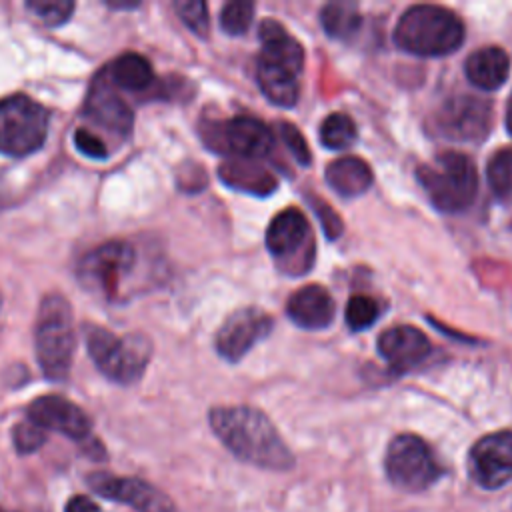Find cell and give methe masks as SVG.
Returning a JSON list of instances; mask_svg holds the SVG:
<instances>
[{"mask_svg": "<svg viewBox=\"0 0 512 512\" xmlns=\"http://www.w3.org/2000/svg\"><path fill=\"white\" fill-rule=\"evenodd\" d=\"M210 426L220 442L240 460L268 470H288L294 456L274 424L250 406H218L210 410Z\"/></svg>", "mask_w": 512, "mask_h": 512, "instance_id": "1", "label": "cell"}, {"mask_svg": "<svg viewBox=\"0 0 512 512\" xmlns=\"http://www.w3.org/2000/svg\"><path fill=\"white\" fill-rule=\"evenodd\" d=\"M394 42L414 56H446L462 46L464 24L448 8L418 4L400 16L394 28Z\"/></svg>", "mask_w": 512, "mask_h": 512, "instance_id": "2", "label": "cell"}, {"mask_svg": "<svg viewBox=\"0 0 512 512\" xmlns=\"http://www.w3.org/2000/svg\"><path fill=\"white\" fill-rule=\"evenodd\" d=\"M34 346L44 376L50 380H64L72 366L76 336L70 304L60 294H50L42 300L34 330Z\"/></svg>", "mask_w": 512, "mask_h": 512, "instance_id": "3", "label": "cell"}, {"mask_svg": "<svg viewBox=\"0 0 512 512\" xmlns=\"http://www.w3.org/2000/svg\"><path fill=\"white\" fill-rule=\"evenodd\" d=\"M418 182L430 202L442 212H462L472 206L478 192V174L474 162L462 152H442L434 164L416 170Z\"/></svg>", "mask_w": 512, "mask_h": 512, "instance_id": "4", "label": "cell"}, {"mask_svg": "<svg viewBox=\"0 0 512 512\" xmlns=\"http://www.w3.org/2000/svg\"><path fill=\"white\" fill-rule=\"evenodd\" d=\"M86 348L96 368L118 384H134L152 354V344L142 334L116 336L106 328L90 326L86 332Z\"/></svg>", "mask_w": 512, "mask_h": 512, "instance_id": "5", "label": "cell"}, {"mask_svg": "<svg viewBox=\"0 0 512 512\" xmlns=\"http://www.w3.org/2000/svg\"><path fill=\"white\" fill-rule=\"evenodd\" d=\"M48 134V112L36 100L14 94L0 100V152L26 156L36 152Z\"/></svg>", "mask_w": 512, "mask_h": 512, "instance_id": "6", "label": "cell"}, {"mask_svg": "<svg viewBox=\"0 0 512 512\" xmlns=\"http://www.w3.org/2000/svg\"><path fill=\"white\" fill-rule=\"evenodd\" d=\"M384 468L388 480L406 492L426 490L442 474L434 450L414 434H400L388 444Z\"/></svg>", "mask_w": 512, "mask_h": 512, "instance_id": "7", "label": "cell"}, {"mask_svg": "<svg viewBox=\"0 0 512 512\" xmlns=\"http://www.w3.org/2000/svg\"><path fill=\"white\" fill-rule=\"evenodd\" d=\"M136 252L128 242L112 240L90 250L78 264L80 284L106 300H112L122 280L132 272Z\"/></svg>", "mask_w": 512, "mask_h": 512, "instance_id": "8", "label": "cell"}, {"mask_svg": "<svg viewBox=\"0 0 512 512\" xmlns=\"http://www.w3.org/2000/svg\"><path fill=\"white\" fill-rule=\"evenodd\" d=\"M208 146L242 160H258L272 152L274 132L258 118L234 116L204 126Z\"/></svg>", "mask_w": 512, "mask_h": 512, "instance_id": "9", "label": "cell"}, {"mask_svg": "<svg viewBox=\"0 0 512 512\" xmlns=\"http://www.w3.org/2000/svg\"><path fill=\"white\" fill-rule=\"evenodd\" d=\"M492 126V104L478 96H452L434 114L432 128L452 142H482Z\"/></svg>", "mask_w": 512, "mask_h": 512, "instance_id": "10", "label": "cell"}, {"mask_svg": "<svg viewBox=\"0 0 512 512\" xmlns=\"http://www.w3.org/2000/svg\"><path fill=\"white\" fill-rule=\"evenodd\" d=\"M88 486L92 492L106 500L122 502L136 512H176L174 502L168 494L158 490L146 480L112 476L106 472H94L88 476Z\"/></svg>", "mask_w": 512, "mask_h": 512, "instance_id": "11", "label": "cell"}, {"mask_svg": "<svg viewBox=\"0 0 512 512\" xmlns=\"http://www.w3.org/2000/svg\"><path fill=\"white\" fill-rule=\"evenodd\" d=\"M472 480L488 490H496L512 480V430L492 432L480 438L468 456Z\"/></svg>", "mask_w": 512, "mask_h": 512, "instance_id": "12", "label": "cell"}, {"mask_svg": "<svg viewBox=\"0 0 512 512\" xmlns=\"http://www.w3.org/2000/svg\"><path fill=\"white\" fill-rule=\"evenodd\" d=\"M272 316L258 308H240L216 334V350L228 362L242 360L260 340L272 332Z\"/></svg>", "mask_w": 512, "mask_h": 512, "instance_id": "13", "label": "cell"}, {"mask_svg": "<svg viewBox=\"0 0 512 512\" xmlns=\"http://www.w3.org/2000/svg\"><path fill=\"white\" fill-rule=\"evenodd\" d=\"M28 420L44 430H54L78 442L86 440L92 430L88 414L80 406L58 394L36 398L28 406Z\"/></svg>", "mask_w": 512, "mask_h": 512, "instance_id": "14", "label": "cell"}, {"mask_svg": "<svg viewBox=\"0 0 512 512\" xmlns=\"http://www.w3.org/2000/svg\"><path fill=\"white\" fill-rule=\"evenodd\" d=\"M430 350V340L414 326H396L384 330L378 338V352L394 370H410L418 366Z\"/></svg>", "mask_w": 512, "mask_h": 512, "instance_id": "15", "label": "cell"}, {"mask_svg": "<svg viewBox=\"0 0 512 512\" xmlns=\"http://www.w3.org/2000/svg\"><path fill=\"white\" fill-rule=\"evenodd\" d=\"M286 312L296 326L304 330H322L332 324L336 306L326 288L320 284H308L290 296Z\"/></svg>", "mask_w": 512, "mask_h": 512, "instance_id": "16", "label": "cell"}, {"mask_svg": "<svg viewBox=\"0 0 512 512\" xmlns=\"http://www.w3.org/2000/svg\"><path fill=\"white\" fill-rule=\"evenodd\" d=\"M310 240V226L298 208H286L274 216L266 230V248L274 258H292Z\"/></svg>", "mask_w": 512, "mask_h": 512, "instance_id": "17", "label": "cell"}, {"mask_svg": "<svg viewBox=\"0 0 512 512\" xmlns=\"http://www.w3.org/2000/svg\"><path fill=\"white\" fill-rule=\"evenodd\" d=\"M258 38L262 42L258 60L270 62L276 66H284L296 74L302 72L304 66V50L298 40H294L282 24L268 18L258 28Z\"/></svg>", "mask_w": 512, "mask_h": 512, "instance_id": "18", "label": "cell"}, {"mask_svg": "<svg viewBox=\"0 0 512 512\" xmlns=\"http://www.w3.org/2000/svg\"><path fill=\"white\" fill-rule=\"evenodd\" d=\"M464 74L472 86L484 92L498 90L510 74V58L498 46H482L468 56Z\"/></svg>", "mask_w": 512, "mask_h": 512, "instance_id": "19", "label": "cell"}, {"mask_svg": "<svg viewBox=\"0 0 512 512\" xmlns=\"http://www.w3.org/2000/svg\"><path fill=\"white\" fill-rule=\"evenodd\" d=\"M86 116L120 136H128L132 130V112L128 104L102 82H96L88 94Z\"/></svg>", "mask_w": 512, "mask_h": 512, "instance_id": "20", "label": "cell"}, {"mask_svg": "<svg viewBox=\"0 0 512 512\" xmlns=\"http://www.w3.org/2000/svg\"><path fill=\"white\" fill-rule=\"evenodd\" d=\"M220 180L240 192L248 194H258V196H268L276 190L278 180L274 178L272 172H268L262 164L256 160H228L220 166Z\"/></svg>", "mask_w": 512, "mask_h": 512, "instance_id": "21", "label": "cell"}, {"mask_svg": "<svg viewBox=\"0 0 512 512\" xmlns=\"http://www.w3.org/2000/svg\"><path fill=\"white\" fill-rule=\"evenodd\" d=\"M326 182L336 194L344 198H354L364 194L372 186V170L362 158H336L326 166Z\"/></svg>", "mask_w": 512, "mask_h": 512, "instance_id": "22", "label": "cell"}, {"mask_svg": "<svg viewBox=\"0 0 512 512\" xmlns=\"http://www.w3.org/2000/svg\"><path fill=\"white\" fill-rule=\"evenodd\" d=\"M298 76L300 74L284 66H276L262 60H258V66H256V78H258L260 90L272 104L284 106V108H290L298 102V94H300Z\"/></svg>", "mask_w": 512, "mask_h": 512, "instance_id": "23", "label": "cell"}, {"mask_svg": "<svg viewBox=\"0 0 512 512\" xmlns=\"http://www.w3.org/2000/svg\"><path fill=\"white\" fill-rule=\"evenodd\" d=\"M110 78L116 86H120L124 90L140 92L152 84L154 72H152L150 62L144 56H140L136 52H126L112 62Z\"/></svg>", "mask_w": 512, "mask_h": 512, "instance_id": "24", "label": "cell"}, {"mask_svg": "<svg viewBox=\"0 0 512 512\" xmlns=\"http://www.w3.org/2000/svg\"><path fill=\"white\" fill-rule=\"evenodd\" d=\"M320 24L330 38L350 40L360 30L362 16L354 4L332 2L322 8Z\"/></svg>", "mask_w": 512, "mask_h": 512, "instance_id": "25", "label": "cell"}, {"mask_svg": "<svg viewBox=\"0 0 512 512\" xmlns=\"http://www.w3.org/2000/svg\"><path fill=\"white\" fill-rule=\"evenodd\" d=\"M358 132L354 120L344 112H334L320 126V142L330 150H344L354 144Z\"/></svg>", "mask_w": 512, "mask_h": 512, "instance_id": "26", "label": "cell"}, {"mask_svg": "<svg viewBox=\"0 0 512 512\" xmlns=\"http://www.w3.org/2000/svg\"><path fill=\"white\" fill-rule=\"evenodd\" d=\"M486 178L498 198L512 196V148H502L492 154L486 164Z\"/></svg>", "mask_w": 512, "mask_h": 512, "instance_id": "27", "label": "cell"}, {"mask_svg": "<svg viewBox=\"0 0 512 512\" xmlns=\"http://www.w3.org/2000/svg\"><path fill=\"white\" fill-rule=\"evenodd\" d=\"M378 314V302L366 294H356L346 304V324L354 332L370 328L376 322Z\"/></svg>", "mask_w": 512, "mask_h": 512, "instance_id": "28", "label": "cell"}, {"mask_svg": "<svg viewBox=\"0 0 512 512\" xmlns=\"http://www.w3.org/2000/svg\"><path fill=\"white\" fill-rule=\"evenodd\" d=\"M254 18V4L248 0L228 2L220 12V28L230 36H240L248 30Z\"/></svg>", "mask_w": 512, "mask_h": 512, "instance_id": "29", "label": "cell"}, {"mask_svg": "<svg viewBox=\"0 0 512 512\" xmlns=\"http://www.w3.org/2000/svg\"><path fill=\"white\" fill-rule=\"evenodd\" d=\"M26 6L48 26L64 24L74 10V2L70 0H30Z\"/></svg>", "mask_w": 512, "mask_h": 512, "instance_id": "30", "label": "cell"}, {"mask_svg": "<svg viewBox=\"0 0 512 512\" xmlns=\"http://www.w3.org/2000/svg\"><path fill=\"white\" fill-rule=\"evenodd\" d=\"M180 20L198 36H206L210 22H208V8L200 0H180L174 4Z\"/></svg>", "mask_w": 512, "mask_h": 512, "instance_id": "31", "label": "cell"}, {"mask_svg": "<svg viewBox=\"0 0 512 512\" xmlns=\"http://www.w3.org/2000/svg\"><path fill=\"white\" fill-rule=\"evenodd\" d=\"M12 442L20 454L36 452L46 442V430L40 428L38 424H34L32 420H24L14 426Z\"/></svg>", "mask_w": 512, "mask_h": 512, "instance_id": "32", "label": "cell"}, {"mask_svg": "<svg viewBox=\"0 0 512 512\" xmlns=\"http://www.w3.org/2000/svg\"><path fill=\"white\" fill-rule=\"evenodd\" d=\"M278 136L282 138V142L286 144V148L290 150V154L294 156V160L302 166H308L310 164V148L304 140V136L300 134V130L296 126H292L290 122H280L278 124Z\"/></svg>", "mask_w": 512, "mask_h": 512, "instance_id": "33", "label": "cell"}, {"mask_svg": "<svg viewBox=\"0 0 512 512\" xmlns=\"http://www.w3.org/2000/svg\"><path fill=\"white\" fill-rule=\"evenodd\" d=\"M74 144H76V148H78L84 156H88V158L104 160V158L108 156V150H106V146L102 144V140L96 138V134H92V132H88V130H84V128H78V130L74 132Z\"/></svg>", "mask_w": 512, "mask_h": 512, "instance_id": "34", "label": "cell"}, {"mask_svg": "<svg viewBox=\"0 0 512 512\" xmlns=\"http://www.w3.org/2000/svg\"><path fill=\"white\" fill-rule=\"evenodd\" d=\"M314 206H316L318 218H320V222H322L324 234H326L328 238H332V240L338 238L340 232H342V222H340V218L336 216V212H334L328 204H324L322 200H316V198H314Z\"/></svg>", "mask_w": 512, "mask_h": 512, "instance_id": "35", "label": "cell"}, {"mask_svg": "<svg viewBox=\"0 0 512 512\" xmlns=\"http://www.w3.org/2000/svg\"><path fill=\"white\" fill-rule=\"evenodd\" d=\"M64 512H104V510L92 498L84 494H76L64 504Z\"/></svg>", "mask_w": 512, "mask_h": 512, "instance_id": "36", "label": "cell"}, {"mask_svg": "<svg viewBox=\"0 0 512 512\" xmlns=\"http://www.w3.org/2000/svg\"><path fill=\"white\" fill-rule=\"evenodd\" d=\"M506 128H508V132L512 136V100L508 102V108H506Z\"/></svg>", "mask_w": 512, "mask_h": 512, "instance_id": "37", "label": "cell"}, {"mask_svg": "<svg viewBox=\"0 0 512 512\" xmlns=\"http://www.w3.org/2000/svg\"><path fill=\"white\" fill-rule=\"evenodd\" d=\"M0 512H14V510H6V508H0Z\"/></svg>", "mask_w": 512, "mask_h": 512, "instance_id": "38", "label": "cell"}, {"mask_svg": "<svg viewBox=\"0 0 512 512\" xmlns=\"http://www.w3.org/2000/svg\"><path fill=\"white\" fill-rule=\"evenodd\" d=\"M0 306H2V296H0Z\"/></svg>", "mask_w": 512, "mask_h": 512, "instance_id": "39", "label": "cell"}]
</instances>
